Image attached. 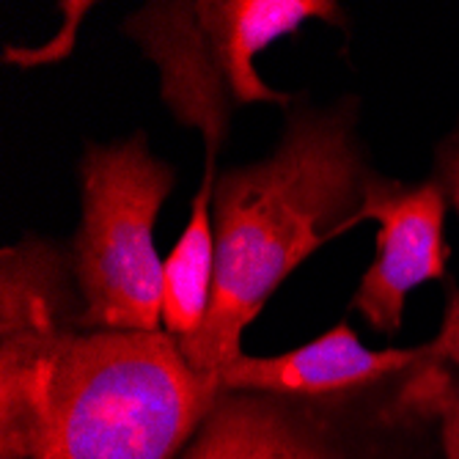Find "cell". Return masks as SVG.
Masks as SVG:
<instances>
[{"instance_id": "6da1fadb", "label": "cell", "mask_w": 459, "mask_h": 459, "mask_svg": "<svg viewBox=\"0 0 459 459\" xmlns=\"http://www.w3.org/2000/svg\"><path fill=\"white\" fill-rule=\"evenodd\" d=\"M358 97L295 105L270 157L234 165L215 182V283L204 325L179 342L187 363L215 374L242 355V333L275 289L363 204L371 174L358 138Z\"/></svg>"}, {"instance_id": "9c48e42d", "label": "cell", "mask_w": 459, "mask_h": 459, "mask_svg": "<svg viewBox=\"0 0 459 459\" xmlns=\"http://www.w3.org/2000/svg\"><path fill=\"white\" fill-rule=\"evenodd\" d=\"M61 9H64V14L69 20H66L64 30L53 39L50 48H41V50H12V48H6L4 61L6 64H22V66H28V64H48V61L66 58L72 53V48H74V28L82 20V14L91 9V4H64Z\"/></svg>"}, {"instance_id": "30bf717a", "label": "cell", "mask_w": 459, "mask_h": 459, "mask_svg": "<svg viewBox=\"0 0 459 459\" xmlns=\"http://www.w3.org/2000/svg\"><path fill=\"white\" fill-rule=\"evenodd\" d=\"M437 435L443 459H459V374L451 371V377L437 402Z\"/></svg>"}, {"instance_id": "3957f363", "label": "cell", "mask_w": 459, "mask_h": 459, "mask_svg": "<svg viewBox=\"0 0 459 459\" xmlns=\"http://www.w3.org/2000/svg\"><path fill=\"white\" fill-rule=\"evenodd\" d=\"M451 371L429 352L327 396L223 391L179 459H443L437 402Z\"/></svg>"}, {"instance_id": "8992f818", "label": "cell", "mask_w": 459, "mask_h": 459, "mask_svg": "<svg viewBox=\"0 0 459 459\" xmlns=\"http://www.w3.org/2000/svg\"><path fill=\"white\" fill-rule=\"evenodd\" d=\"M448 198L440 182H399L371 171L363 185V204L342 229L352 231L363 221H377V254L366 267L350 311L385 336L402 330L407 295L427 281H446L451 247L446 242Z\"/></svg>"}, {"instance_id": "5b68a950", "label": "cell", "mask_w": 459, "mask_h": 459, "mask_svg": "<svg viewBox=\"0 0 459 459\" xmlns=\"http://www.w3.org/2000/svg\"><path fill=\"white\" fill-rule=\"evenodd\" d=\"M80 229L72 239L82 298L80 330H162V259L154 245L160 206L177 185L146 133L86 143L80 162Z\"/></svg>"}, {"instance_id": "277c9868", "label": "cell", "mask_w": 459, "mask_h": 459, "mask_svg": "<svg viewBox=\"0 0 459 459\" xmlns=\"http://www.w3.org/2000/svg\"><path fill=\"white\" fill-rule=\"evenodd\" d=\"M311 20L350 25L333 0H154L124 20L121 33L157 64L165 108L204 135L206 171H215L237 108H295V97L259 77L256 58Z\"/></svg>"}, {"instance_id": "52a82bcc", "label": "cell", "mask_w": 459, "mask_h": 459, "mask_svg": "<svg viewBox=\"0 0 459 459\" xmlns=\"http://www.w3.org/2000/svg\"><path fill=\"white\" fill-rule=\"evenodd\" d=\"M429 344L368 350L347 319L325 330L314 342L283 355H239L218 371L223 391L281 394V396H327L355 391L402 374L429 358Z\"/></svg>"}, {"instance_id": "7a4b0ae2", "label": "cell", "mask_w": 459, "mask_h": 459, "mask_svg": "<svg viewBox=\"0 0 459 459\" xmlns=\"http://www.w3.org/2000/svg\"><path fill=\"white\" fill-rule=\"evenodd\" d=\"M221 394L165 330H72L20 459H179Z\"/></svg>"}, {"instance_id": "7c38bea8", "label": "cell", "mask_w": 459, "mask_h": 459, "mask_svg": "<svg viewBox=\"0 0 459 459\" xmlns=\"http://www.w3.org/2000/svg\"><path fill=\"white\" fill-rule=\"evenodd\" d=\"M435 179L459 215V124L435 146Z\"/></svg>"}, {"instance_id": "ba28073f", "label": "cell", "mask_w": 459, "mask_h": 459, "mask_svg": "<svg viewBox=\"0 0 459 459\" xmlns=\"http://www.w3.org/2000/svg\"><path fill=\"white\" fill-rule=\"evenodd\" d=\"M215 171H204L190 201L187 226L162 264V330L185 342L204 325L215 283Z\"/></svg>"}, {"instance_id": "8fae6325", "label": "cell", "mask_w": 459, "mask_h": 459, "mask_svg": "<svg viewBox=\"0 0 459 459\" xmlns=\"http://www.w3.org/2000/svg\"><path fill=\"white\" fill-rule=\"evenodd\" d=\"M432 355L459 371V289L448 281V303L437 336L429 342Z\"/></svg>"}]
</instances>
